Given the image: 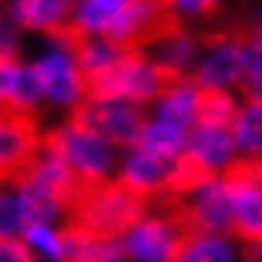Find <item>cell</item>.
Here are the masks:
<instances>
[{"label":"cell","mask_w":262,"mask_h":262,"mask_svg":"<svg viewBox=\"0 0 262 262\" xmlns=\"http://www.w3.org/2000/svg\"><path fill=\"white\" fill-rule=\"evenodd\" d=\"M150 199L130 191L120 178L84 191L67 211L72 227H79L102 239L127 237L148 214Z\"/></svg>","instance_id":"cell-1"},{"label":"cell","mask_w":262,"mask_h":262,"mask_svg":"<svg viewBox=\"0 0 262 262\" xmlns=\"http://www.w3.org/2000/svg\"><path fill=\"white\" fill-rule=\"evenodd\" d=\"M176 3L178 0H130L99 36L122 54L140 51L145 43L166 41L183 31L173 10Z\"/></svg>","instance_id":"cell-2"},{"label":"cell","mask_w":262,"mask_h":262,"mask_svg":"<svg viewBox=\"0 0 262 262\" xmlns=\"http://www.w3.org/2000/svg\"><path fill=\"white\" fill-rule=\"evenodd\" d=\"M38 117L31 107H0V178L20 191L41 153Z\"/></svg>","instance_id":"cell-3"},{"label":"cell","mask_w":262,"mask_h":262,"mask_svg":"<svg viewBox=\"0 0 262 262\" xmlns=\"http://www.w3.org/2000/svg\"><path fill=\"white\" fill-rule=\"evenodd\" d=\"M69 127L94 135L99 140L115 145H133L138 148L143 133L148 130L145 112L135 107V102H89L79 99L72 104Z\"/></svg>","instance_id":"cell-4"},{"label":"cell","mask_w":262,"mask_h":262,"mask_svg":"<svg viewBox=\"0 0 262 262\" xmlns=\"http://www.w3.org/2000/svg\"><path fill=\"white\" fill-rule=\"evenodd\" d=\"M41 145L49 153H56L59 158H64L77 173L82 176V181L87 186H102L110 178V166H112V153L104 145V140L79 133L69 125L64 127H54L43 135Z\"/></svg>","instance_id":"cell-5"},{"label":"cell","mask_w":262,"mask_h":262,"mask_svg":"<svg viewBox=\"0 0 262 262\" xmlns=\"http://www.w3.org/2000/svg\"><path fill=\"white\" fill-rule=\"evenodd\" d=\"M188 199L191 222L199 229L201 237H232L234 227V199L232 193L219 183H209L199 191H193Z\"/></svg>","instance_id":"cell-6"},{"label":"cell","mask_w":262,"mask_h":262,"mask_svg":"<svg viewBox=\"0 0 262 262\" xmlns=\"http://www.w3.org/2000/svg\"><path fill=\"white\" fill-rule=\"evenodd\" d=\"M56 237L61 262H125L130 257L125 239H102L72 224L61 227Z\"/></svg>","instance_id":"cell-7"},{"label":"cell","mask_w":262,"mask_h":262,"mask_svg":"<svg viewBox=\"0 0 262 262\" xmlns=\"http://www.w3.org/2000/svg\"><path fill=\"white\" fill-rule=\"evenodd\" d=\"M173 163L176 158H163V156H156V153L135 150L125 158L120 181L130 191H135L145 199H153V196L166 191L168 178L173 173Z\"/></svg>","instance_id":"cell-8"},{"label":"cell","mask_w":262,"mask_h":262,"mask_svg":"<svg viewBox=\"0 0 262 262\" xmlns=\"http://www.w3.org/2000/svg\"><path fill=\"white\" fill-rule=\"evenodd\" d=\"M33 69H36V77L49 99L77 104V97H82L79 69L64 51H54V54L43 56L38 64H33Z\"/></svg>","instance_id":"cell-9"},{"label":"cell","mask_w":262,"mask_h":262,"mask_svg":"<svg viewBox=\"0 0 262 262\" xmlns=\"http://www.w3.org/2000/svg\"><path fill=\"white\" fill-rule=\"evenodd\" d=\"M43 94L33 67H23L20 59L0 56V97L8 107H31Z\"/></svg>","instance_id":"cell-10"},{"label":"cell","mask_w":262,"mask_h":262,"mask_svg":"<svg viewBox=\"0 0 262 262\" xmlns=\"http://www.w3.org/2000/svg\"><path fill=\"white\" fill-rule=\"evenodd\" d=\"M234 130H227V127H204V125H196L191 138H188V153L193 158H199L201 163H206L209 168L219 171L222 166L227 168L232 161V153H234Z\"/></svg>","instance_id":"cell-11"},{"label":"cell","mask_w":262,"mask_h":262,"mask_svg":"<svg viewBox=\"0 0 262 262\" xmlns=\"http://www.w3.org/2000/svg\"><path fill=\"white\" fill-rule=\"evenodd\" d=\"M245 51L237 43H227L219 46L209 54V59L193 72L199 87H214L224 89V84H237L239 74H242V61H245Z\"/></svg>","instance_id":"cell-12"},{"label":"cell","mask_w":262,"mask_h":262,"mask_svg":"<svg viewBox=\"0 0 262 262\" xmlns=\"http://www.w3.org/2000/svg\"><path fill=\"white\" fill-rule=\"evenodd\" d=\"M72 10H74V5H67L59 0H15L10 18L23 28H38L46 33L49 28L74 18Z\"/></svg>","instance_id":"cell-13"},{"label":"cell","mask_w":262,"mask_h":262,"mask_svg":"<svg viewBox=\"0 0 262 262\" xmlns=\"http://www.w3.org/2000/svg\"><path fill=\"white\" fill-rule=\"evenodd\" d=\"M239 110L227 89L199 87L196 94V125L204 127H227L234 130Z\"/></svg>","instance_id":"cell-14"},{"label":"cell","mask_w":262,"mask_h":262,"mask_svg":"<svg viewBox=\"0 0 262 262\" xmlns=\"http://www.w3.org/2000/svg\"><path fill=\"white\" fill-rule=\"evenodd\" d=\"M234 199V227L232 237L245 242H262V188H247Z\"/></svg>","instance_id":"cell-15"},{"label":"cell","mask_w":262,"mask_h":262,"mask_svg":"<svg viewBox=\"0 0 262 262\" xmlns=\"http://www.w3.org/2000/svg\"><path fill=\"white\" fill-rule=\"evenodd\" d=\"M196 94H199V82H188L186 87L176 89L173 94H168L161 107H158V122L173 125L183 133H193L196 127Z\"/></svg>","instance_id":"cell-16"},{"label":"cell","mask_w":262,"mask_h":262,"mask_svg":"<svg viewBox=\"0 0 262 262\" xmlns=\"http://www.w3.org/2000/svg\"><path fill=\"white\" fill-rule=\"evenodd\" d=\"M214 181H216V171L209 168L206 163H201L199 158H193V156L186 150L183 156L176 158L173 173L168 178L166 191L183 196V193H193V191H199V188H204V186H209V183H214Z\"/></svg>","instance_id":"cell-17"},{"label":"cell","mask_w":262,"mask_h":262,"mask_svg":"<svg viewBox=\"0 0 262 262\" xmlns=\"http://www.w3.org/2000/svg\"><path fill=\"white\" fill-rule=\"evenodd\" d=\"M188 133L178 130L173 125H166V122H153L148 125V130L143 133L140 143L135 150H145V153H156V156H163V158H178L186 153L188 148Z\"/></svg>","instance_id":"cell-18"},{"label":"cell","mask_w":262,"mask_h":262,"mask_svg":"<svg viewBox=\"0 0 262 262\" xmlns=\"http://www.w3.org/2000/svg\"><path fill=\"white\" fill-rule=\"evenodd\" d=\"M234 140L242 158H262V107L247 104L239 110Z\"/></svg>","instance_id":"cell-19"},{"label":"cell","mask_w":262,"mask_h":262,"mask_svg":"<svg viewBox=\"0 0 262 262\" xmlns=\"http://www.w3.org/2000/svg\"><path fill=\"white\" fill-rule=\"evenodd\" d=\"M237 89L242 92L245 102L252 107H262V38L255 41L245 51L242 74L237 79Z\"/></svg>","instance_id":"cell-20"},{"label":"cell","mask_w":262,"mask_h":262,"mask_svg":"<svg viewBox=\"0 0 262 262\" xmlns=\"http://www.w3.org/2000/svg\"><path fill=\"white\" fill-rule=\"evenodd\" d=\"M18 199H20V204H23V209H26V214H28V219H31L33 227H46V224L61 211L59 204H56V199H54L43 186H38V183L23 186V188L18 191ZM33 227H31V229H33Z\"/></svg>","instance_id":"cell-21"},{"label":"cell","mask_w":262,"mask_h":262,"mask_svg":"<svg viewBox=\"0 0 262 262\" xmlns=\"http://www.w3.org/2000/svg\"><path fill=\"white\" fill-rule=\"evenodd\" d=\"M196 46H199V41L191 33L181 31V33H176L171 38L161 41V46L156 49V56H158L156 61L158 64H166V67H173L178 72H186V64L196 54Z\"/></svg>","instance_id":"cell-22"},{"label":"cell","mask_w":262,"mask_h":262,"mask_svg":"<svg viewBox=\"0 0 262 262\" xmlns=\"http://www.w3.org/2000/svg\"><path fill=\"white\" fill-rule=\"evenodd\" d=\"M127 3H130V0H84L77 18L82 20V26L87 28L89 33H92V31L102 33L104 26H107L110 20H115Z\"/></svg>","instance_id":"cell-23"},{"label":"cell","mask_w":262,"mask_h":262,"mask_svg":"<svg viewBox=\"0 0 262 262\" xmlns=\"http://www.w3.org/2000/svg\"><path fill=\"white\" fill-rule=\"evenodd\" d=\"M0 216H3V237L5 239H18V237L28 234L31 227H33L28 214H26V209H23V204H20V199L10 196V193L3 196Z\"/></svg>","instance_id":"cell-24"},{"label":"cell","mask_w":262,"mask_h":262,"mask_svg":"<svg viewBox=\"0 0 262 262\" xmlns=\"http://www.w3.org/2000/svg\"><path fill=\"white\" fill-rule=\"evenodd\" d=\"M178 262H232V250L222 237H201Z\"/></svg>","instance_id":"cell-25"},{"label":"cell","mask_w":262,"mask_h":262,"mask_svg":"<svg viewBox=\"0 0 262 262\" xmlns=\"http://www.w3.org/2000/svg\"><path fill=\"white\" fill-rule=\"evenodd\" d=\"M36 247H41L43 252H46V257L51 262H61V247H59V237L51 232V229H46V227H33L28 234H26Z\"/></svg>","instance_id":"cell-26"},{"label":"cell","mask_w":262,"mask_h":262,"mask_svg":"<svg viewBox=\"0 0 262 262\" xmlns=\"http://www.w3.org/2000/svg\"><path fill=\"white\" fill-rule=\"evenodd\" d=\"M0 262H36L31 250L20 239H5L0 242Z\"/></svg>","instance_id":"cell-27"},{"label":"cell","mask_w":262,"mask_h":262,"mask_svg":"<svg viewBox=\"0 0 262 262\" xmlns=\"http://www.w3.org/2000/svg\"><path fill=\"white\" fill-rule=\"evenodd\" d=\"M242 255H245V262H262V242H247Z\"/></svg>","instance_id":"cell-28"},{"label":"cell","mask_w":262,"mask_h":262,"mask_svg":"<svg viewBox=\"0 0 262 262\" xmlns=\"http://www.w3.org/2000/svg\"><path fill=\"white\" fill-rule=\"evenodd\" d=\"M199 5H201V15H214L219 8V0H199Z\"/></svg>","instance_id":"cell-29"},{"label":"cell","mask_w":262,"mask_h":262,"mask_svg":"<svg viewBox=\"0 0 262 262\" xmlns=\"http://www.w3.org/2000/svg\"><path fill=\"white\" fill-rule=\"evenodd\" d=\"M260 33H262V23H260Z\"/></svg>","instance_id":"cell-30"}]
</instances>
